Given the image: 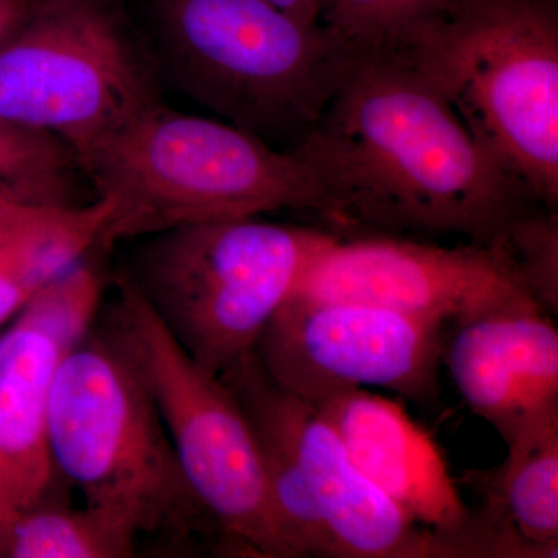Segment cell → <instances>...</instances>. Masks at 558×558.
Listing matches in <instances>:
<instances>
[{
    "mask_svg": "<svg viewBox=\"0 0 558 558\" xmlns=\"http://www.w3.org/2000/svg\"><path fill=\"white\" fill-rule=\"evenodd\" d=\"M288 150L311 172L328 229L340 236L488 245L539 204L396 51L355 54L319 119Z\"/></svg>",
    "mask_w": 558,
    "mask_h": 558,
    "instance_id": "1",
    "label": "cell"
},
{
    "mask_svg": "<svg viewBox=\"0 0 558 558\" xmlns=\"http://www.w3.org/2000/svg\"><path fill=\"white\" fill-rule=\"evenodd\" d=\"M49 449L54 472L84 506L165 553L209 546L215 521L194 494L159 410L109 326H97L62 359L51 387Z\"/></svg>",
    "mask_w": 558,
    "mask_h": 558,
    "instance_id": "2",
    "label": "cell"
},
{
    "mask_svg": "<svg viewBox=\"0 0 558 558\" xmlns=\"http://www.w3.org/2000/svg\"><path fill=\"white\" fill-rule=\"evenodd\" d=\"M145 10L163 84L279 149L310 132L355 57L269 0H145Z\"/></svg>",
    "mask_w": 558,
    "mask_h": 558,
    "instance_id": "3",
    "label": "cell"
},
{
    "mask_svg": "<svg viewBox=\"0 0 558 558\" xmlns=\"http://www.w3.org/2000/svg\"><path fill=\"white\" fill-rule=\"evenodd\" d=\"M80 171L113 213L101 245L208 220L314 213L326 202L303 163L222 120L156 106L87 150Z\"/></svg>",
    "mask_w": 558,
    "mask_h": 558,
    "instance_id": "4",
    "label": "cell"
},
{
    "mask_svg": "<svg viewBox=\"0 0 558 558\" xmlns=\"http://www.w3.org/2000/svg\"><path fill=\"white\" fill-rule=\"evenodd\" d=\"M396 53L502 170L558 208V0H461Z\"/></svg>",
    "mask_w": 558,
    "mask_h": 558,
    "instance_id": "5",
    "label": "cell"
},
{
    "mask_svg": "<svg viewBox=\"0 0 558 558\" xmlns=\"http://www.w3.org/2000/svg\"><path fill=\"white\" fill-rule=\"evenodd\" d=\"M329 229L260 218L208 220L134 240L128 277L201 368L220 376L255 351Z\"/></svg>",
    "mask_w": 558,
    "mask_h": 558,
    "instance_id": "6",
    "label": "cell"
},
{
    "mask_svg": "<svg viewBox=\"0 0 558 558\" xmlns=\"http://www.w3.org/2000/svg\"><path fill=\"white\" fill-rule=\"evenodd\" d=\"M123 0H38L0 43V120L81 156L163 102Z\"/></svg>",
    "mask_w": 558,
    "mask_h": 558,
    "instance_id": "7",
    "label": "cell"
},
{
    "mask_svg": "<svg viewBox=\"0 0 558 558\" xmlns=\"http://www.w3.org/2000/svg\"><path fill=\"white\" fill-rule=\"evenodd\" d=\"M112 279L117 295L106 325L148 388L190 486L219 529L222 553L293 558L240 403L183 351L123 267Z\"/></svg>",
    "mask_w": 558,
    "mask_h": 558,
    "instance_id": "8",
    "label": "cell"
},
{
    "mask_svg": "<svg viewBox=\"0 0 558 558\" xmlns=\"http://www.w3.org/2000/svg\"><path fill=\"white\" fill-rule=\"evenodd\" d=\"M447 328L357 301L292 295L264 329L255 355L279 388L312 405L379 388L429 407L440 398Z\"/></svg>",
    "mask_w": 558,
    "mask_h": 558,
    "instance_id": "9",
    "label": "cell"
},
{
    "mask_svg": "<svg viewBox=\"0 0 558 558\" xmlns=\"http://www.w3.org/2000/svg\"><path fill=\"white\" fill-rule=\"evenodd\" d=\"M293 295L357 301L446 326L531 299L494 245L447 247L374 233L337 238Z\"/></svg>",
    "mask_w": 558,
    "mask_h": 558,
    "instance_id": "10",
    "label": "cell"
},
{
    "mask_svg": "<svg viewBox=\"0 0 558 558\" xmlns=\"http://www.w3.org/2000/svg\"><path fill=\"white\" fill-rule=\"evenodd\" d=\"M219 377L231 391L258 403L281 429L332 539L336 557L438 558L435 534L363 475L317 409L279 388L255 351Z\"/></svg>",
    "mask_w": 558,
    "mask_h": 558,
    "instance_id": "11",
    "label": "cell"
},
{
    "mask_svg": "<svg viewBox=\"0 0 558 558\" xmlns=\"http://www.w3.org/2000/svg\"><path fill=\"white\" fill-rule=\"evenodd\" d=\"M442 366L462 402L506 444L558 414V330L534 300L451 323Z\"/></svg>",
    "mask_w": 558,
    "mask_h": 558,
    "instance_id": "12",
    "label": "cell"
},
{
    "mask_svg": "<svg viewBox=\"0 0 558 558\" xmlns=\"http://www.w3.org/2000/svg\"><path fill=\"white\" fill-rule=\"evenodd\" d=\"M314 407L363 475L435 534L438 558H447V545L468 523L470 508L427 429L395 400L369 389L339 392Z\"/></svg>",
    "mask_w": 558,
    "mask_h": 558,
    "instance_id": "13",
    "label": "cell"
},
{
    "mask_svg": "<svg viewBox=\"0 0 558 558\" xmlns=\"http://www.w3.org/2000/svg\"><path fill=\"white\" fill-rule=\"evenodd\" d=\"M497 468L469 470L480 497L458 535L461 558H556L558 553V414L510 440Z\"/></svg>",
    "mask_w": 558,
    "mask_h": 558,
    "instance_id": "14",
    "label": "cell"
},
{
    "mask_svg": "<svg viewBox=\"0 0 558 558\" xmlns=\"http://www.w3.org/2000/svg\"><path fill=\"white\" fill-rule=\"evenodd\" d=\"M68 354L20 314L0 333V517L35 505L53 487L51 387Z\"/></svg>",
    "mask_w": 558,
    "mask_h": 558,
    "instance_id": "15",
    "label": "cell"
},
{
    "mask_svg": "<svg viewBox=\"0 0 558 558\" xmlns=\"http://www.w3.org/2000/svg\"><path fill=\"white\" fill-rule=\"evenodd\" d=\"M112 211L113 205L105 197L68 205L0 245V326L16 317L46 282L101 247Z\"/></svg>",
    "mask_w": 558,
    "mask_h": 558,
    "instance_id": "16",
    "label": "cell"
},
{
    "mask_svg": "<svg viewBox=\"0 0 558 558\" xmlns=\"http://www.w3.org/2000/svg\"><path fill=\"white\" fill-rule=\"evenodd\" d=\"M138 542L97 510L53 501L50 494L0 517V558H130Z\"/></svg>",
    "mask_w": 558,
    "mask_h": 558,
    "instance_id": "17",
    "label": "cell"
},
{
    "mask_svg": "<svg viewBox=\"0 0 558 558\" xmlns=\"http://www.w3.org/2000/svg\"><path fill=\"white\" fill-rule=\"evenodd\" d=\"M461 0H329L322 24L360 53L396 51Z\"/></svg>",
    "mask_w": 558,
    "mask_h": 558,
    "instance_id": "18",
    "label": "cell"
},
{
    "mask_svg": "<svg viewBox=\"0 0 558 558\" xmlns=\"http://www.w3.org/2000/svg\"><path fill=\"white\" fill-rule=\"evenodd\" d=\"M524 292L550 317L558 315V213L534 204L492 242Z\"/></svg>",
    "mask_w": 558,
    "mask_h": 558,
    "instance_id": "19",
    "label": "cell"
},
{
    "mask_svg": "<svg viewBox=\"0 0 558 558\" xmlns=\"http://www.w3.org/2000/svg\"><path fill=\"white\" fill-rule=\"evenodd\" d=\"M78 170L68 145L51 135L24 130L0 120V183L70 193Z\"/></svg>",
    "mask_w": 558,
    "mask_h": 558,
    "instance_id": "20",
    "label": "cell"
},
{
    "mask_svg": "<svg viewBox=\"0 0 558 558\" xmlns=\"http://www.w3.org/2000/svg\"><path fill=\"white\" fill-rule=\"evenodd\" d=\"M72 197L36 186L0 183V245L27 233L44 219L68 205Z\"/></svg>",
    "mask_w": 558,
    "mask_h": 558,
    "instance_id": "21",
    "label": "cell"
},
{
    "mask_svg": "<svg viewBox=\"0 0 558 558\" xmlns=\"http://www.w3.org/2000/svg\"><path fill=\"white\" fill-rule=\"evenodd\" d=\"M279 10L286 11L304 24H322L329 0H269Z\"/></svg>",
    "mask_w": 558,
    "mask_h": 558,
    "instance_id": "22",
    "label": "cell"
},
{
    "mask_svg": "<svg viewBox=\"0 0 558 558\" xmlns=\"http://www.w3.org/2000/svg\"><path fill=\"white\" fill-rule=\"evenodd\" d=\"M38 0H0V43L28 13Z\"/></svg>",
    "mask_w": 558,
    "mask_h": 558,
    "instance_id": "23",
    "label": "cell"
}]
</instances>
